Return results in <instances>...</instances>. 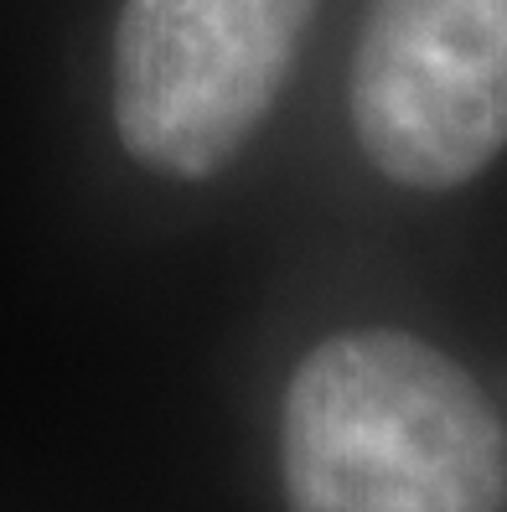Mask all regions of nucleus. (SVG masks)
Here are the masks:
<instances>
[{
	"label": "nucleus",
	"instance_id": "nucleus-1",
	"mask_svg": "<svg viewBox=\"0 0 507 512\" xmlns=\"http://www.w3.org/2000/svg\"><path fill=\"white\" fill-rule=\"evenodd\" d=\"M290 512H507V435L487 394L409 331H342L290 378Z\"/></svg>",
	"mask_w": 507,
	"mask_h": 512
},
{
	"label": "nucleus",
	"instance_id": "nucleus-2",
	"mask_svg": "<svg viewBox=\"0 0 507 512\" xmlns=\"http://www.w3.org/2000/svg\"><path fill=\"white\" fill-rule=\"evenodd\" d=\"M316 0H125L114 125L161 176H213L264 125Z\"/></svg>",
	"mask_w": 507,
	"mask_h": 512
},
{
	"label": "nucleus",
	"instance_id": "nucleus-3",
	"mask_svg": "<svg viewBox=\"0 0 507 512\" xmlns=\"http://www.w3.org/2000/svg\"><path fill=\"white\" fill-rule=\"evenodd\" d=\"M352 125L389 182H471L507 145V0H373Z\"/></svg>",
	"mask_w": 507,
	"mask_h": 512
}]
</instances>
